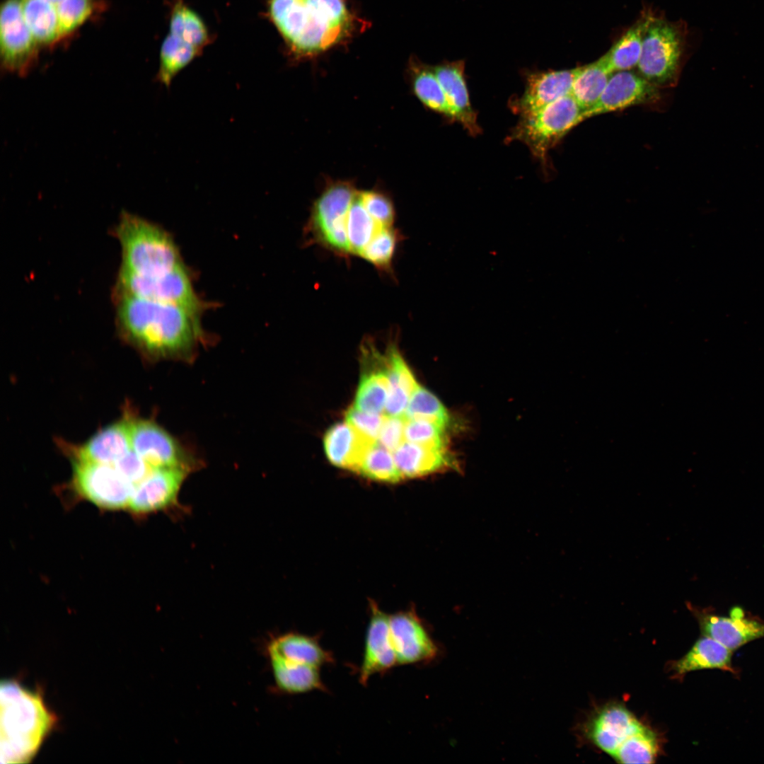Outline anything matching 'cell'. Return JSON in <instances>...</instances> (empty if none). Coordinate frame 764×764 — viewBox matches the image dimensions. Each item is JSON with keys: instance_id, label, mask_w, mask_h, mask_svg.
Returning a JSON list of instances; mask_svg holds the SVG:
<instances>
[{"instance_id": "33", "label": "cell", "mask_w": 764, "mask_h": 764, "mask_svg": "<svg viewBox=\"0 0 764 764\" xmlns=\"http://www.w3.org/2000/svg\"><path fill=\"white\" fill-rule=\"evenodd\" d=\"M381 226L364 208L357 191L348 212L347 232L350 254L360 255Z\"/></svg>"}, {"instance_id": "7", "label": "cell", "mask_w": 764, "mask_h": 764, "mask_svg": "<svg viewBox=\"0 0 764 764\" xmlns=\"http://www.w3.org/2000/svg\"><path fill=\"white\" fill-rule=\"evenodd\" d=\"M209 34L202 20L182 2L172 11L170 33L160 52L157 79L169 87L174 77L202 51L209 42Z\"/></svg>"}, {"instance_id": "38", "label": "cell", "mask_w": 764, "mask_h": 764, "mask_svg": "<svg viewBox=\"0 0 764 764\" xmlns=\"http://www.w3.org/2000/svg\"><path fill=\"white\" fill-rule=\"evenodd\" d=\"M446 427L426 419H406L405 440L430 447L446 448Z\"/></svg>"}, {"instance_id": "3", "label": "cell", "mask_w": 764, "mask_h": 764, "mask_svg": "<svg viewBox=\"0 0 764 764\" xmlns=\"http://www.w3.org/2000/svg\"><path fill=\"white\" fill-rule=\"evenodd\" d=\"M1 698V761L26 763L33 758L56 724L38 692L14 680H3Z\"/></svg>"}, {"instance_id": "29", "label": "cell", "mask_w": 764, "mask_h": 764, "mask_svg": "<svg viewBox=\"0 0 764 764\" xmlns=\"http://www.w3.org/2000/svg\"><path fill=\"white\" fill-rule=\"evenodd\" d=\"M652 16L650 12H645L602 56L612 74L637 66L644 35Z\"/></svg>"}, {"instance_id": "20", "label": "cell", "mask_w": 764, "mask_h": 764, "mask_svg": "<svg viewBox=\"0 0 764 764\" xmlns=\"http://www.w3.org/2000/svg\"><path fill=\"white\" fill-rule=\"evenodd\" d=\"M643 727L626 707L611 704L595 715L589 727V737L596 746L613 756L629 736Z\"/></svg>"}, {"instance_id": "32", "label": "cell", "mask_w": 764, "mask_h": 764, "mask_svg": "<svg viewBox=\"0 0 764 764\" xmlns=\"http://www.w3.org/2000/svg\"><path fill=\"white\" fill-rule=\"evenodd\" d=\"M25 21L38 44L60 37L57 8L43 0H21Z\"/></svg>"}, {"instance_id": "34", "label": "cell", "mask_w": 764, "mask_h": 764, "mask_svg": "<svg viewBox=\"0 0 764 764\" xmlns=\"http://www.w3.org/2000/svg\"><path fill=\"white\" fill-rule=\"evenodd\" d=\"M659 751L656 734L644 726L629 736L618 748L613 757L621 763H651Z\"/></svg>"}, {"instance_id": "39", "label": "cell", "mask_w": 764, "mask_h": 764, "mask_svg": "<svg viewBox=\"0 0 764 764\" xmlns=\"http://www.w3.org/2000/svg\"><path fill=\"white\" fill-rule=\"evenodd\" d=\"M93 0H64L57 7L60 37L82 24L93 9Z\"/></svg>"}, {"instance_id": "31", "label": "cell", "mask_w": 764, "mask_h": 764, "mask_svg": "<svg viewBox=\"0 0 764 764\" xmlns=\"http://www.w3.org/2000/svg\"><path fill=\"white\" fill-rule=\"evenodd\" d=\"M612 74L602 57L591 64L576 68L570 94L584 111L596 103Z\"/></svg>"}, {"instance_id": "35", "label": "cell", "mask_w": 764, "mask_h": 764, "mask_svg": "<svg viewBox=\"0 0 764 764\" xmlns=\"http://www.w3.org/2000/svg\"><path fill=\"white\" fill-rule=\"evenodd\" d=\"M355 472L376 481L395 483L403 479L393 453L378 441L366 452Z\"/></svg>"}, {"instance_id": "30", "label": "cell", "mask_w": 764, "mask_h": 764, "mask_svg": "<svg viewBox=\"0 0 764 764\" xmlns=\"http://www.w3.org/2000/svg\"><path fill=\"white\" fill-rule=\"evenodd\" d=\"M389 391L386 355L378 367L361 375L355 397L354 408L365 412L381 414L385 409Z\"/></svg>"}, {"instance_id": "42", "label": "cell", "mask_w": 764, "mask_h": 764, "mask_svg": "<svg viewBox=\"0 0 764 764\" xmlns=\"http://www.w3.org/2000/svg\"><path fill=\"white\" fill-rule=\"evenodd\" d=\"M406 419L404 416H386L378 438V442L393 453L405 440Z\"/></svg>"}, {"instance_id": "23", "label": "cell", "mask_w": 764, "mask_h": 764, "mask_svg": "<svg viewBox=\"0 0 764 764\" xmlns=\"http://www.w3.org/2000/svg\"><path fill=\"white\" fill-rule=\"evenodd\" d=\"M393 454L403 479L429 475L450 468L457 469V464L446 448L405 441Z\"/></svg>"}, {"instance_id": "27", "label": "cell", "mask_w": 764, "mask_h": 764, "mask_svg": "<svg viewBox=\"0 0 764 764\" xmlns=\"http://www.w3.org/2000/svg\"><path fill=\"white\" fill-rule=\"evenodd\" d=\"M275 685L289 694L325 690L319 668L289 661L277 656H267Z\"/></svg>"}, {"instance_id": "37", "label": "cell", "mask_w": 764, "mask_h": 764, "mask_svg": "<svg viewBox=\"0 0 764 764\" xmlns=\"http://www.w3.org/2000/svg\"><path fill=\"white\" fill-rule=\"evenodd\" d=\"M405 419H426L446 426L448 422L446 409L431 392L419 385L415 390L404 413Z\"/></svg>"}, {"instance_id": "25", "label": "cell", "mask_w": 764, "mask_h": 764, "mask_svg": "<svg viewBox=\"0 0 764 764\" xmlns=\"http://www.w3.org/2000/svg\"><path fill=\"white\" fill-rule=\"evenodd\" d=\"M389 391L384 415L403 416L410 397L419 384L395 345L386 354Z\"/></svg>"}, {"instance_id": "11", "label": "cell", "mask_w": 764, "mask_h": 764, "mask_svg": "<svg viewBox=\"0 0 764 764\" xmlns=\"http://www.w3.org/2000/svg\"><path fill=\"white\" fill-rule=\"evenodd\" d=\"M132 450L153 468H178L192 471L195 459L180 444L156 423L146 419L129 420Z\"/></svg>"}, {"instance_id": "18", "label": "cell", "mask_w": 764, "mask_h": 764, "mask_svg": "<svg viewBox=\"0 0 764 764\" xmlns=\"http://www.w3.org/2000/svg\"><path fill=\"white\" fill-rule=\"evenodd\" d=\"M190 472L178 468H154L134 485L129 507L137 514H149L177 504L183 481Z\"/></svg>"}, {"instance_id": "40", "label": "cell", "mask_w": 764, "mask_h": 764, "mask_svg": "<svg viewBox=\"0 0 764 764\" xmlns=\"http://www.w3.org/2000/svg\"><path fill=\"white\" fill-rule=\"evenodd\" d=\"M359 193L364 208L381 227L393 226L395 213L393 204L387 195L374 190Z\"/></svg>"}, {"instance_id": "5", "label": "cell", "mask_w": 764, "mask_h": 764, "mask_svg": "<svg viewBox=\"0 0 764 764\" xmlns=\"http://www.w3.org/2000/svg\"><path fill=\"white\" fill-rule=\"evenodd\" d=\"M584 110L571 94L519 117L505 141L524 144L545 164L547 154L569 130L584 120Z\"/></svg>"}, {"instance_id": "1", "label": "cell", "mask_w": 764, "mask_h": 764, "mask_svg": "<svg viewBox=\"0 0 764 764\" xmlns=\"http://www.w3.org/2000/svg\"><path fill=\"white\" fill-rule=\"evenodd\" d=\"M120 334L155 358L189 359L204 340L200 315L185 306L132 296H115Z\"/></svg>"}, {"instance_id": "15", "label": "cell", "mask_w": 764, "mask_h": 764, "mask_svg": "<svg viewBox=\"0 0 764 764\" xmlns=\"http://www.w3.org/2000/svg\"><path fill=\"white\" fill-rule=\"evenodd\" d=\"M576 68L563 70L526 71L525 89L511 97L509 107L519 117L536 111L571 93Z\"/></svg>"}, {"instance_id": "36", "label": "cell", "mask_w": 764, "mask_h": 764, "mask_svg": "<svg viewBox=\"0 0 764 764\" xmlns=\"http://www.w3.org/2000/svg\"><path fill=\"white\" fill-rule=\"evenodd\" d=\"M399 238L393 226L381 227L359 256L378 270L389 272Z\"/></svg>"}, {"instance_id": "41", "label": "cell", "mask_w": 764, "mask_h": 764, "mask_svg": "<svg viewBox=\"0 0 764 764\" xmlns=\"http://www.w3.org/2000/svg\"><path fill=\"white\" fill-rule=\"evenodd\" d=\"M345 419L361 435L377 441L384 415L362 412L352 406L346 412Z\"/></svg>"}, {"instance_id": "28", "label": "cell", "mask_w": 764, "mask_h": 764, "mask_svg": "<svg viewBox=\"0 0 764 764\" xmlns=\"http://www.w3.org/2000/svg\"><path fill=\"white\" fill-rule=\"evenodd\" d=\"M412 91L419 100L431 110L455 122V117L433 66L413 59L409 66Z\"/></svg>"}, {"instance_id": "13", "label": "cell", "mask_w": 764, "mask_h": 764, "mask_svg": "<svg viewBox=\"0 0 764 764\" xmlns=\"http://www.w3.org/2000/svg\"><path fill=\"white\" fill-rule=\"evenodd\" d=\"M689 610L698 620L702 633L734 651L746 644L764 637V622L758 618L747 615L740 607H734L729 616L716 614L708 608H700L691 603Z\"/></svg>"}, {"instance_id": "22", "label": "cell", "mask_w": 764, "mask_h": 764, "mask_svg": "<svg viewBox=\"0 0 764 764\" xmlns=\"http://www.w3.org/2000/svg\"><path fill=\"white\" fill-rule=\"evenodd\" d=\"M373 441L346 423L330 427L324 439V449L329 461L335 466L356 471Z\"/></svg>"}, {"instance_id": "19", "label": "cell", "mask_w": 764, "mask_h": 764, "mask_svg": "<svg viewBox=\"0 0 764 764\" xmlns=\"http://www.w3.org/2000/svg\"><path fill=\"white\" fill-rule=\"evenodd\" d=\"M465 61L445 62L433 66L458 122L471 136L481 133L477 113L473 109L465 78Z\"/></svg>"}, {"instance_id": "12", "label": "cell", "mask_w": 764, "mask_h": 764, "mask_svg": "<svg viewBox=\"0 0 764 764\" xmlns=\"http://www.w3.org/2000/svg\"><path fill=\"white\" fill-rule=\"evenodd\" d=\"M23 18L21 0H6L1 7L0 47L4 68L25 74L36 57L37 45Z\"/></svg>"}, {"instance_id": "14", "label": "cell", "mask_w": 764, "mask_h": 764, "mask_svg": "<svg viewBox=\"0 0 764 764\" xmlns=\"http://www.w3.org/2000/svg\"><path fill=\"white\" fill-rule=\"evenodd\" d=\"M389 624L398 665L429 662L436 658L438 647L414 611L390 615Z\"/></svg>"}, {"instance_id": "8", "label": "cell", "mask_w": 764, "mask_h": 764, "mask_svg": "<svg viewBox=\"0 0 764 764\" xmlns=\"http://www.w3.org/2000/svg\"><path fill=\"white\" fill-rule=\"evenodd\" d=\"M685 28L679 23L652 16L645 31L637 68L652 83L673 80L685 50Z\"/></svg>"}, {"instance_id": "26", "label": "cell", "mask_w": 764, "mask_h": 764, "mask_svg": "<svg viewBox=\"0 0 764 764\" xmlns=\"http://www.w3.org/2000/svg\"><path fill=\"white\" fill-rule=\"evenodd\" d=\"M731 649L707 636L698 639L681 659L673 663L676 675L683 676L688 672L702 669H719L737 675L732 665Z\"/></svg>"}, {"instance_id": "9", "label": "cell", "mask_w": 764, "mask_h": 764, "mask_svg": "<svg viewBox=\"0 0 764 764\" xmlns=\"http://www.w3.org/2000/svg\"><path fill=\"white\" fill-rule=\"evenodd\" d=\"M115 296L175 303L199 314L207 308L195 292L186 267L158 277H141L120 271Z\"/></svg>"}, {"instance_id": "4", "label": "cell", "mask_w": 764, "mask_h": 764, "mask_svg": "<svg viewBox=\"0 0 764 764\" xmlns=\"http://www.w3.org/2000/svg\"><path fill=\"white\" fill-rule=\"evenodd\" d=\"M114 233L122 249L120 272L158 277L186 267L170 233L142 217L122 212Z\"/></svg>"}, {"instance_id": "24", "label": "cell", "mask_w": 764, "mask_h": 764, "mask_svg": "<svg viewBox=\"0 0 764 764\" xmlns=\"http://www.w3.org/2000/svg\"><path fill=\"white\" fill-rule=\"evenodd\" d=\"M265 650L267 656H277L318 668L334 661L332 655L323 648L317 637L295 632L271 637Z\"/></svg>"}, {"instance_id": "17", "label": "cell", "mask_w": 764, "mask_h": 764, "mask_svg": "<svg viewBox=\"0 0 764 764\" xmlns=\"http://www.w3.org/2000/svg\"><path fill=\"white\" fill-rule=\"evenodd\" d=\"M658 97L654 84L628 70L613 73L596 103L584 111V120L651 102Z\"/></svg>"}, {"instance_id": "44", "label": "cell", "mask_w": 764, "mask_h": 764, "mask_svg": "<svg viewBox=\"0 0 764 764\" xmlns=\"http://www.w3.org/2000/svg\"><path fill=\"white\" fill-rule=\"evenodd\" d=\"M57 7L64 0H43Z\"/></svg>"}, {"instance_id": "21", "label": "cell", "mask_w": 764, "mask_h": 764, "mask_svg": "<svg viewBox=\"0 0 764 764\" xmlns=\"http://www.w3.org/2000/svg\"><path fill=\"white\" fill-rule=\"evenodd\" d=\"M131 450L129 420H123L103 428L77 448L75 460L113 465Z\"/></svg>"}, {"instance_id": "2", "label": "cell", "mask_w": 764, "mask_h": 764, "mask_svg": "<svg viewBox=\"0 0 764 764\" xmlns=\"http://www.w3.org/2000/svg\"><path fill=\"white\" fill-rule=\"evenodd\" d=\"M272 23L296 57H308L338 44L352 30L354 17L345 0H270Z\"/></svg>"}, {"instance_id": "16", "label": "cell", "mask_w": 764, "mask_h": 764, "mask_svg": "<svg viewBox=\"0 0 764 764\" xmlns=\"http://www.w3.org/2000/svg\"><path fill=\"white\" fill-rule=\"evenodd\" d=\"M369 606L370 618L359 671V681L362 685H366L372 676L384 673L398 665L390 637V615L374 601Z\"/></svg>"}, {"instance_id": "43", "label": "cell", "mask_w": 764, "mask_h": 764, "mask_svg": "<svg viewBox=\"0 0 764 764\" xmlns=\"http://www.w3.org/2000/svg\"><path fill=\"white\" fill-rule=\"evenodd\" d=\"M113 465L134 485L144 480L154 469L132 448Z\"/></svg>"}, {"instance_id": "6", "label": "cell", "mask_w": 764, "mask_h": 764, "mask_svg": "<svg viewBox=\"0 0 764 764\" xmlns=\"http://www.w3.org/2000/svg\"><path fill=\"white\" fill-rule=\"evenodd\" d=\"M357 191L349 182L327 185L313 203L306 227L309 241L342 256L350 255L347 232L348 212Z\"/></svg>"}, {"instance_id": "10", "label": "cell", "mask_w": 764, "mask_h": 764, "mask_svg": "<svg viewBox=\"0 0 764 764\" xmlns=\"http://www.w3.org/2000/svg\"><path fill=\"white\" fill-rule=\"evenodd\" d=\"M74 485L85 499L105 509H121L129 506L134 485L114 465L75 460Z\"/></svg>"}]
</instances>
